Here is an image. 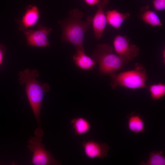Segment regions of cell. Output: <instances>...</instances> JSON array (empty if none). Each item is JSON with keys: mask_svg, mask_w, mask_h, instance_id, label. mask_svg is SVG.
Returning a JSON list of instances; mask_svg holds the SVG:
<instances>
[{"mask_svg": "<svg viewBox=\"0 0 165 165\" xmlns=\"http://www.w3.org/2000/svg\"><path fill=\"white\" fill-rule=\"evenodd\" d=\"M39 18V12L38 8L35 6L29 7L24 16L21 24L24 28H27L35 25Z\"/></svg>", "mask_w": 165, "mask_h": 165, "instance_id": "cell-14", "label": "cell"}, {"mask_svg": "<svg viewBox=\"0 0 165 165\" xmlns=\"http://www.w3.org/2000/svg\"><path fill=\"white\" fill-rule=\"evenodd\" d=\"M50 28L40 26L35 30H27L24 31L28 46L39 47L49 46V34L52 31Z\"/></svg>", "mask_w": 165, "mask_h": 165, "instance_id": "cell-7", "label": "cell"}, {"mask_svg": "<svg viewBox=\"0 0 165 165\" xmlns=\"http://www.w3.org/2000/svg\"><path fill=\"white\" fill-rule=\"evenodd\" d=\"M107 23L113 28L118 29L124 20L129 17V13H121L116 10H108L105 13Z\"/></svg>", "mask_w": 165, "mask_h": 165, "instance_id": "cell-12", "label": "cell"}, {"mask_svg": "<svg viewBox=\"0 0 165 165\" xmlns=\"http://www.w3.org/2000/svg\"><path fill=\"white\" fill-rule=\"evenodd\" d=\"M134 67L133 70L111 76L112 88L115 90L117 87L123 86L135 89L147 87L146 82L148 76L144 66L136 63Z\"/></svg>", "mask_w": 165, "mask_h": 165, "instance_id": "cell-4", "label": "cell"}, {"mask_svg": "<svg viewBox=\"0 0 165 165\" xmlns=\"http://www.w3.org/2000/svg\"><path fill=\"white\" fill-rule=\"evenodd\" d=\"M69 16L60 21L62 29L61 39L76 47V50H84L83 43L85 34L92 24L93 17L88 16L86 21L80 20L83 13L78 9L70 11Z\"/></svg>", "mask_w": 165, "mask_h": 165, "instance_id": "cell-2", "label": "cell"}, {"mask_svg": "<svg viewBox=\"0 0 165 165\" xmlns=\"http://www.w3.org/2000/svg\"><path fill=\"white\" fill-rule=\"evenodd\" d=\"M3 54L2 50L0 48V65H1L3 59Z\"/></svg>", "mask_w": 165, "mask_h": 165, "instance_id": "cell-20", "label": "cell"}, {"mask_svg": "<svg viewBox=\"0 0 165 165\" xmlns=\"http://www.w3.org/2000/svg\"><path fill=\"white\" fill-rule=\"evenodd\" d=\"M149 91L152 100H158L165 95V84L159 83L152 85L149 87Z\"/></svg>", "mask_w": 165, "mask_h": 165, "instance_id": "cell-17", "label": "cell"}, {"mask_svg": "<svg viewBox=\"0 0 165 165\" xmlns=\"http://www.w3.org/2000/svg\"><path fill=\"white\" fill-rule=\"evenodd\" d=\"M91 57L99 65V73L112 76L128 62L116 53L112 47L106 44H99L92 53Z\"/></svg>", "mask_w": 165, "mask_h": 165, "instance_id": "cell-3", "label": "cell"}, {"mask_svg": "<svg viewBox=\"0 0 165 165\" xmlns=\"http://www.w3.org/2000/svg\"><path fill=\"white\" fill-rule=\"evenodd\" d=\"M152 3L156 11H161L165 9V0H153Z\"/></svg>", "mask_w": 165, "mask_h": 165, "instance_id": "cell-18", "label": "cell"}, {"mask_svg": "<svg viewBox=\"0 0 165 165\" xmlns=\"http://www.w3.org/2000/svg\"><path fill=\"white\" fill-rule=\"evenodd\" d=\"M75 136L85 135L88 133L91 128L89 121L83 117H78L72 119L70 122Z\"/></svg>", "mask_w": 165, "mask_h": 165, "instance_id": "cell-13", "label": "cell"}, {"mask_svg": "<svg viewBox=\"0 0 165 165\" xmlns=\"http://www.w3.org/2000/svg\"><path fill=\"white\" fill-rule=\"evenodd\" d=\"M81 145L85 155L89 159H102L108 155L109 147L106 143H101L91 140L83 141Z\"/></svg>", "mask_w": 165, "mask_h": 165, "instance_id": "cell-8", "label": "cell"}, {"mask_svg": "<svg viewBox=\"0 0 165 165\" xmlns=\"http://www.w3.org/2000/svg\"><path fill=\"white\" fill-rule=\"evenodd\" d=\"M127 118V126L129 130L137 134L145 132L144 121L140 115L133 112L129 114Z\"/></svg>", "mask_w": 165, "mask_h": 165, "instance_id": "cell-11", "label": "cell"}, {"mask_svg": "<svg viewBox=\"0 0 165 165\" xmlns=\"http://www.w3.org/2000/svg\"><path fill=\"white\" fill-rule=\"evenodd\" d=\"M140 164L145 165H165V157L162 151L151 152L147 162H141Z\"/></svg>", "mask_w": 165, "mask_h": 165, "instance_id": "cell-16", "label": "cell"}, {"mask_svg": "<svg viewBox=\"0 0 165 165\" xmlns=\"http://www.w3.org/2000/svg\"><path fill=\"white\" fill-rule=\"evenodd\" d=\"M165 50H164L163 51V61L165 63Z\"/></svg>", "mask_w": 165, "mask_h": 165, "instance_id": "cell-21", "label": "cell"}, {"mask_svg": "<svg viewBox=\"0 0 165 165\" xmlns=\"http://www.w3.org/2000/svg\"><path fill=\"white\" fill-rule=\"evenodd\" d=\"M141 19L145 23L152 26L161 27L163 25L158 16L152 10L144 11L141 15Z\"/></svg>", "mask_w": 165, "mask_h": 165, "instance_id": "cell-15", "label": "cell"}, {"mask_svg": "<svg viewBox=\"0 0 165 165\" xmlns=\"http://www.w3.org/2000/svg\"><path fill=\"white\" fill-rule=\"evenodd\" d=\"M73 56L74 62L81 69L92 70L96 62L92 57L87 56L84 50H77Z\"/></svg>", "mask_w": 165, "mask_h": 165, "instance_id": "cell-10", "label": "cell"}, {"mask_svg": "<svg viewBox=\"0 0 165 165\" xmlns=\"http://www.w3.org/2000/svg\"><path fill=\"white\" fill-rule=\"evenodd\" d=\"M130 40L125 36L119 35L114 38L113 44L116 53L127 62L132 61L139 54V48L130 43Z\"/></svg>", "mask_w": 165, "mask_h": 165, "instance_id": "cell-6", "label": "cell"}, {"mask_svg": "<svg viewBox=\"0 0 165 165\" xmlns=\"http://www.w3.org/2000/svg\"><path fill=\"white\" fill-rule=\"evenodd\" d=\"M41 137L35 135L29 139L27 148L33 153L31 163L34 165H60L61 164L46 150L42 142Z\"/></svg>", "mask_w": 165, "mask_h": 165, "instance_id": "cell-5", "label": "cell"}, {"mask_svg": "<svg viewBox=\"0 0 165 165\" xmlns=\"http://www.w3.org/2000/svg\"><path fill=\"white\" fill-rule=\"evenodd\" d=\"M85 2L89 5L94 6L97 5L100 0H84Z\"/></svg>", "mask_w": 165, "mask_h": 165, "instance_id": "cell-19", "label": "cell"}, {"mask_svg": "<svg viewBox=\"0 0 165 165\" xmlns=\"http://www.w3.org/2000/svg\"><path fill=\"white\" fill-rule=\"evenodd\" d=\"M19 82L25 86L26 93L33 112L36 120L38 127L34 132L35 135L42 137L44 132L40 122V112L44 94L50 89L46 83L42 84L37 80L39 73L36 69L27 68L19 73Z\"/></svg>", "mask_w": 165, "mask_h": 165, "instance_id": "cell-1", "label": "cell"}, {"mask_svg": "<svg viewBox=\"0 0 165 165\" xmlns=\"http://www.w3.org/2000/svg\"><path fill=\"white\" fill-rule=\"evenodd\" d=\"M110 1V0H100L97 4V11L94 16L93 17L92 24L94 37L98 40L101 38L107 24L104 8L109 3Z\"/></svg>", "mask_w": 165, "mask_h": 165, "instance_id": "cell-9", "label": "cell"}]
</instances>
